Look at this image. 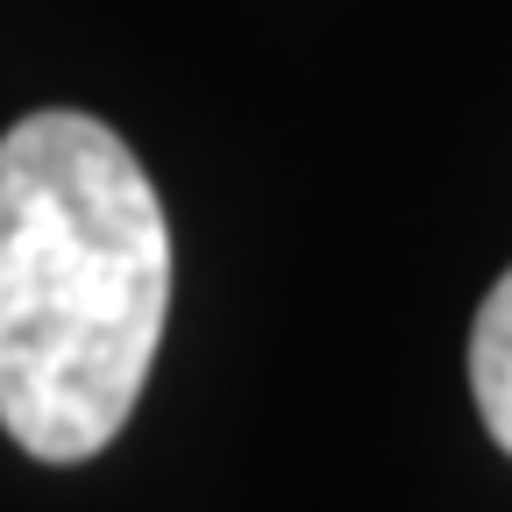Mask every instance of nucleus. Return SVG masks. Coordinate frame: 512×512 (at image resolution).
Here are the masks:
<instances>
[{
	"mask_svg": "<svg viewBox=\"0 0 512 512\" xmlns=\"http://www.w3.org/2000/svg\"><path fill=\"white\" fill-rule=\"evenodd\" d=\"M171 313V228L107 121L50 107L0 136V427L86 463L128 427Z\"/></svg>",
	"mask_w": 512,
	"mask_h": 512,
	"instance_id": "f257e3e1",
	"label": "nucleus"
},
{
	"mask_svg": "<svg viewBox=\"0 0 512 512\" xmlns=\"http://www.w3.org/2000/svg\"><path fill=\"white\" fill-rule=\"evenodd\" d=\"M470 392H477L484 434L512 456V271L477 306V328H470Z\"/></svg>",
	"mask_w": 512,
	"mask_h": 512,
	"instance_id": "f03ea898",
	"label": "nucleus"
}]
</instances>
